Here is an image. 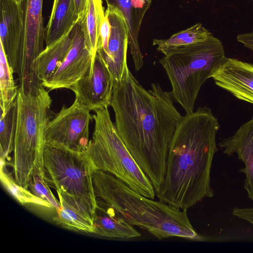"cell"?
I'll return each mask as SVG.
<instances>
[{
	"label": "cell",
	"instance_id": "cell-11",
	"mask_svg": "<svg viewBox=\"0 0 253 253\" xmlns=\"http://www.w3.org/2000/svg\"><path fill=\"white\" fill-rule=\"evenodd\" d=\"M113 87L111 74L103 59L97 53L92 71L79 80L70 89L82 106L90 111H96L110 105Z\"/></svg>",
	"mask_w": 253,
	"mask_h": 253
},
{
	"label": "cell",
	"instance_id": "cell-3",
	"mask_svg": "<svg viewBox=\"0 0 253 253\" xmlns=\"http://www.w3.org/2000/svg\"><path fill=\"white\" fill-rule=\"evenodd\" d=\"M92 179L96 199L131 225L146 230L159 240L174 236L203 240L191 223L187 210L143 196L108 172L94 170Z\"/></svg>",
	"mask_w": 253,
	"mask_h": 253
},
{
	"label": "cell",
	"instance_id": "cell-28",
	"mask_svg": "<svg viewBox=\"0 0 253 253\" xmlns=\"http://www.w3.org/2000/svg\"><path fill=\"white\" fill-rule=\"evenodd\" d=\"M237 40L246 47L253 50V32L238 35Z\"/></svg>",
	"mask_w": 253,
	"mask_h": 253
},
{
	"label": "cell",
	"instance_id": "cell-15",
	"mask_svg": "<svg viewBox=\"0 0 253 253\" xmlns=\"http://www.w3.org/2000/svg\"><path fill=\"white\" fill-rule=\"evenodd\" d=\"M218 145L224 154L229 156L237 154L238 159L244 162L245 167L239 171L246 176L244 188L248 197L253 200V117L233 135L223 139Z\"/></svg>",
	"mask_w": 253,
	"mask_h": 253
},
{
	"label": "cell",
	"instance_id": "cell-22",
	"mask_svg": "<svg viewBox=\"0 0 253 253\" xmlns=\"http://www.w3.org/2000/svg\"><path fill=\"white\" fill-rule=\"evenodd\" d=\"M211 34L202 24L197 23L169 39H154L153 44L157 46L158 51L167 55L178 48L204 41Z\"/></svg>",
	"mask_w": 253,
	"mask_h": 253
},
{
	"label": "cell",
	"instance_id": "cell-23",
	"mask_svg": "<svg viewBox=\"0 0 253 253\" xmlns=\"http://www.w3.org/2000/svg\"><path fill=\"white\" fill-rule=\"evenodd\" d=\"M13 73L0 44V106L1 114L5 113L17 98L18 86L15 84Z\"/></svg>",
	"mask_w": 253,
	"mask_h": 253
},
{
	"label": "cell",
	"instance_id": "cell-1",
	"mask_svg": "<svg viewBox=\"0 0 253 253\" xmlns=\"http://www.w3.org/2000/svg\"><path fill=\"white\" fill-rule=\"evenodd\" d=\"M173 99L158 83L145 89L127 64L121 81L114 84L110 106L117 133L155 192L164 180L169 145L183 117Z\"/></svg>",
	"mask_w": 253,
	"mask_h": 253
},
{
	"label": "cell",
	"instance_id": "cell-14",
	"mask_svg": "<svg viewBox=\"0 0 253 253\" xmlns=\"http://www.w3.org/2000/svg\"><path fill=\"white\" fill-rule=\"evenodd\" d=\"M211 78L220 87L237 98L253 104V65L226 58Z\"/></svg>",
	"mask_w": 253,
	"mask_h": 253
},
{
	"label": "cell",
	"instance_id": "cell-20",
	"mask_svg": "<svg viewBox=\"0 0 253 253\" xmlns=\"http://www.w3.org/2000/svg\"><path fill=\"white\" fill-rule=\"evenodd\" d=\"M72 42V29L57 42L45 46L38 58V73L42 82L51 76L62 64L71 47Z\"/></svg>",
	"mask_w": 253,
	"mask_h": 253
},
{
	"label": "cell",
	"instance_id": "cell-6",
	"mask_svg": "<svg viewBox=\"0 0 253 253\" xmlns=\"http://www.w3.org/2000/svg\"><path fill=\"white\" fill-rule=\"evenodd\" d=\"M43 86L38 93L27 95L18 90L17 120L13 145L14 178L28 190L31 173L43 158L45 129L51 98Z\"/></svg>",
	"mask_w": 253,
	"mask_h": 253
},
{
	"label": "cell",
	"instance_id": "cell-8",
	"mask_svg": "<svg viewBox=\"0 0 253 253\" xmlns=\"http://www.w3.org/2000/svg\"><path fill=\"white\" fill-rule=\"evenodd\" d=\"M42 1L24 0V39L16 74L18 90L27 95L38 93L43 86L38 64V58L44 49Z\"/></svg>",
	"mask_w": 253,
	"mask_h": 253
},
{
	"label": "cell",
	"instance_id": "cell-21",
	"mask_svg": "<svg viewBox=\"0 0 253 253\" xmlns=\"http://www.w3.org/2000/svg\"><path fill=\"white\" fill-rule=\"evenodd\" d=\"M102 0H88L84 16L81 20L86 47L95 60L102 23L105 18Z\"/></svg>",
	"mask_w": 253,
	"mask_h": 253
},
{
	"label": "cell",
	"instance_id": "cell-10",
	"mask_svg": "<svg viewBox=\"0 0 253 253\" xmlns=\"http://www.w3.org/2000/svg\"><path fill=\"white\" fill-rule=\"evenodd\" d=\"M71 47L62 64L42 85L49 90L70 89L79 80L92 72L94 59L85 45L81 23L78 21L72 29Z\"/></svg>",
	"mask_w": 253,
	"mask_h": 253
},
{
	"label": "cell",
	"instance_id": "cell-25",
	"mask_svg": "<svg viewBox=\"0 0 253 253\" xmlns=\"http://www.w3.org/2000/svg\"><path fill=\"white\" fill-rule=\"evenodd\" d=\"M28 190L35 196L48 203L52 208L56 211L59 209L60 202L53 194L45 177L43 158L39 161L31 173Z\"/></svg>",
	"mask_w": 253,
	"mask_h": 253
},
{
	"label": "cell",
	"instance_id": "cell-13",
	"mask_svg": "<svg viewBox=\"0 0 253 253\" xmlns=\"http://www.w3.org/2000/svg\"><path fill=\"white\" fill-rule=\"evenodd\" d=\"M105 13L111 25V34L106 50H98L97 53L106 64L114 84L121 81L127 64L128 29L124 17L119 9L107 6Z\"/></svg>",
	"mask_w": 253,
	"mask_h": 253
},
{
	"label": "cell",
	"instance_id": "cell-9",
	"mask_svg": "<svg viewBox=\"0 0 253 253\" xmlns=\"http://www.w3.org/2000/svg\"><path fill=\"white\" fill-rule=\"evenodd\" d=\"M75 99L68 107L63 106L45 129V144L84 152L88 145L89 126L93 116Z\"/></svg>",
	"mask_w": 253,
	"mask_h": 253
},
{
	"label": "cell",
	"instance_id": "cell-18",
	"mask_svg": "<svg viewBox=\"0 0 253 253\" xmlns=\"http://www.w3.org/2000/svg\"><path fill=\"white\" fill-rule=\"evenodd\" d=\"M93 219L94 233L109 237L129 239L141 234L113 208L101 201H97Z\"/></svg>",
	"mask_w": 253,
	"mask_h": 253
},
{
	"label": "cell",
	"instance_id": "cell-17",
	"mask_svg": "<svg viewBox=\"0 0 253 253\" xmlns=\"http://www.w3.org/2000/svg\"><path fill=\"white\" fill-rule=\"evenodd\" d=\"M107 6L116 7L122 13L128 29V46L136 71L143 66V55L138 37L142 21L152 0H105Z\"/></svg>",
	"mask_w": 253,
	"mask_h": 253
},
{
	"label": "cell",
	"instance_id": "cell-26",
	"mask_svg": "<svg viewBox=\"0 0 253 253\" xmlns=\"http://www.w3.org/2000/svg\"><path fill=\"white\" fill-rule=\"evenodd\" d=\"M0 178L1 183L7 191L20 204H33L52 208L46 202L33 194L29 190L19 185L10 175L4 170L1 163Z\"/></svg>",
	"mask_w": 253,
	"mask_h": 253
},
{
	"label": "cell",
	"instance_id": "cell-30",
	"mask_svg": "<svg viewBox=\"0 0 253 253\" xmlns=\"http://www.w3.org/2000/svg\"><path fill=\"white\" fill-rule=\"evenodd\" d=\"M252 1H253V0H252Z\"/></svg>",
	"mask_w": 253,
	"mask_h": 253
},
{
	"label": "cell",
	"instance_id": "cell-12",
	"mask_svg": "<svg viewBox=\"0 0 253 253\" xmlns=\"http://www.w3.org/2000/svg\"><path fill=\"white\" fill-rule=\"evenodd\" d=\"M0 44L16 74L24 39V0H0Z\"/></svg>",
	"mask_w": 253,
	"mask_h": 253
},
{
	"label": "cell",
	"instance_id": "cell-29",
	"mask_svg": "<svg viewBox=\"0 0 253 253\" xmlns=\"http://www.w3.org/2000/svg\"><path fill=\"white\" fill-rule=\"evenodd\" d=\"M88 0H74L79 21L83 18L85 13Z\"/></svg>",
	"mask_w": 253,
	"mask_h": 253
},
{
	"label": "cell",
	"instance_id": "cell-24",
	"mask_svg": "<svg viewBox=\"0 0 253 253\" xmlns=\"http://www.w3.org/2000/svg\"><path fill=\"white\" fill-rule=\"evenodd\" d=\"M17 99L0 117V158L5 160L13 150L14 141L17 126Z\"/></svg>",
	"mask_w": 253,
	"mask_h": 253
},
{
	"label": "cell",
	"instance_id": "cell-2",
	"mask_svg": "<svg viewBox=\"0 0 253 253\" xmlns=\"http://www.w3.org/2000/svg\"><path fill=\"white\" fill-rule=\"evenodd\" d=\"M219 129L207 106L183 117L169 145L164 180L156 192L160 201L187 210L213 197L211 171Z\"/></svg>",
	"mask_w": 253,
	"mask_h": 253
},
{
	"label": "cell",
	"instance_id": "cell-16",
	"mask_svg": "<svg viewBox=\"0 0 253 253\" xmlns=\"http://www.w3.org/2000/svg\"><path fill=\"white\" fill-rule=\"evenodd\" d=\"M60 206L53 220L56 224L70 230L94 233L95 211L84 201L56 191Z\"/></svg>",
	"mask_w": 253,
	"mask_h": 253
},
{
	"label": "cell",
	"instance_id": "cell-5",
	"mask_svg": "<svg viewBox=\"0 0 253 253\" xmlns=\"http://www.w3.org/2000/svg\"><path fill=\"white\" fill-rule=\"evenodd\" d=\"M95 112L92 138L84 152L94 170L108 172L138 193L154 199L151 181L119 137L108 108Z\"/></svg>",
	"mask_w": 253,
	"mask_h": 253
},
{
	"label": "cell",
	"instance_id": "cell-7",
	"mask_svg": "<svg viewBox=\"0 0 253 253\" xmlns=\"http://www.w3.org/2000/svg\"><path fill=\"white\" fill-rule=\"evenodd\" d=\"M44 172L50 187L80 198L95 211L97 200L92 174L94 169L84 152L45 144Z\"/></svg>",
	"mask_w": 253,
	"mask_h": 253
},
{
	"label": "cell",
	"instance_id": "cell-27",
	"mask_svg": "<svg viewBox=\"0 0 253 253\" xmlns=\"http://www.w3.org/2000/svg\"><path fill=\"white\" fill-rule=\"evenodd\" d=\"M232 214L253 225V208H240L235 207L232 210Z\"/></svg>",
	"mask_w": 253,
	"mask_h": 253
},
{
	"label": "cell",
	"instance_id": "cell-4",
	"mask_svg": "<svg viewBox=\"0 0 253 253\" xmlns=\"http://www.w3.org/2000/svg\"><path fill=\"white\" fill-rule=\"evenodd\" d=\"M226 58L222 42L211 34L205 41L178 48L160 59L170 81L172 98L186 114L194 111L202 85Z\"/></svg>",
	"mask_w": 253,
	"mask_h": 253
},
{
	"label": "cell",
	"instance_id": "cell-19",
	"mask_svg": "<svg viewBox=\"0 0 253 253\" xmlns=\"http://www.w3.org/2000/svg\"><path fill=\"white\" fill-rule=\"evenodd\" d=\"M78 21L74 0H54L49 21L45 29L46 46L67 34Z\"/></svg>",
	"mask_w": 253,
	"mask_h": 253
}]
</instances>
